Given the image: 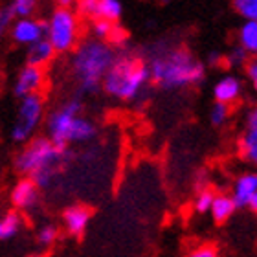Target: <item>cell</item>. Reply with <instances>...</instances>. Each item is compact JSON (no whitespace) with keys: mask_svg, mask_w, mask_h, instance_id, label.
Wrapping results in <instances>:
<instances>
[{"mask_svg":"<svg viewBox=\"0 0 257 257\" xmlns=\"http://www.w3.org/2000/svg\"><path fill=\"white\" fill-rule=\"evenodd\" d=\"M235 209V202L230 195H215L213 200H211V206H209V211L213 215L215 222H226L233 215Z\"/></svg>","mask_w":257,"mask_h":257,"instance_id":"16","label":"cell"},{"mask_svg":"<svg viewBox=\"0 0 257 257\" xmlns=\"http://www.w3.org/2000/svg\"><path fill=\"white\" fill-rule=\"evenodd\" d=\"M21 228V217L19 213H8L4 219H0V241H8L17 235Z\"/></svg>","mask_w":257,"mask_h":257,"instance_id":"20","label":"cell"},{"mask_svg":"<svg viewBox=\"0 0 257 257\" xmlns=\"http://www.w3.org/2000/svg\"><path fill=\"white\" fill-rule=\"evenodd\" d=\"M64 226L68 233L72 235H81L83 231L86 230L88 226V220H90V211L85 206H72L64 211Z\"/></svg>","mask_w":257,"mask_h":257,"instance_id":"15","label":"cell"},{"mask_svg":"<svg viewBox=\"0 0 257 257\" xmlns=\"http://www.w3.org/2000/svg\"><path fill=\"white\" fill-rule=\"evenodd\" d=\"M215 193L211 189H200L195 198V209H197L198 213H208L209 211V206H211V200H213Z\"/></svg>","mask_w":257,"mask_h":257,"instance_id":"26","label":"cell"},{"mask_svg":"<svg viewBox=\"0 0 257 257\" xmlns=\"http://www.w3.org/2000/svg\"><path fill=\"white\" fill-rule=\"evenodd\" d=\"M99 0H75L77 4V13L85 17H94V11H96V6Z\"/></svg>","mask_w":257,"mask_h":257,"instance_id":"30","label":"cell"},{"mask_svg":"<svg viewBox=\"0 0 257 257\" xmlns=\"http://www.w3.org/2000/svg\"><path fill=\"white\" fill-rule=\"evenodd\" d=\"M233 202L235 208H257V175L255 173H244L237 178L233 184Z\"/></svg>","mask_w":257,"mask_h":257,"instance_id":"9","label":"cell"},{"mask_svg":"<svg viewBox=\"0 0 257 257\" xmlns=\"http://www.w3.org/2000/svg\"><path fill=\"white\" fill-rule=\"evenodd\" d=\"M70 158L72 153L68 147H59L50 138H35L17 156L15 167L32 178L37 188H48Z\"/></svg>","mask_w":257,"mask_h":257,"instance_id":"2","label":"cell"},{"mask_svg":"<svg viewBox=\"0 0 257 257\" xmlns=\"http://www.w3.org/2000/svg\"><path fill=\"white\" fill-rule=\"evenodd\" d=\"M54 2L61 8H74L75 6V0H54Z\"/></svg>","mask_w":257,"mask_h":257,"instance_id":"34","label":"cell"},{"mask_svg":"<svg viewBox=\"0 0 257 257\" xmlns=\"http://www.w3.org/2000/svg\"><path fill=\"white\" fill-rule=\"evenodd\" d=\"M13 21H15V15H13L10 4L2 6V8H0V37H4L6 33L10 32Z\"/></svg>","mask_w":257,"mask_h":257,"instance_id":"28","label":"cell"},{"mask_svg":"<svg viewBox=\"0 0 257 257\" xmlns=\"http://www.w3.org/2000/svg\"><path fill=\"white\" fill-rule=\"evenodd\" d=\"M127 41H128L127 30L119 26V22H116V24L112 26V32H110V35H108L107 43L110 44V46H119V48H121V46H125V44H127Z\"/></svg>","mask_w":257,"mask_h":257,"instance_id":"27","label":"cell"},{"mask_svg":"<svg viewBox=\"0 0 257 257\" xmlns=\"http://www.w3.org/2000/svg\"><path fill=\"white\" fill-rule=\"evenodd\" d=\"M55 239H57V228L52 224L41 228V231L37 233V241H39V244H43V246H50Z\"/></svg>","mask_w":257,"mask_h":257,"instance_id":"29","label":"cell"},{"mask_svg":"<svg viewBox=\"0 0 257 257\" xmlns=\"http://www.w3.org/2000/svg\"><path fill=\"white\" fill-rule=\"evenodd\" d=\"M151 83L149 66L142 55L123 52L118 54L101 79V88L107 96L119 101H134Z\"/></svg>","mask_w":257,"mask_h":257,"instance_id":"3","label":"cell"},{"mask_svg":"<svg viewBox=\"0 0 257 257\" xmlns=\"http://www.w3.org/2000/svg\"><path fill=\"white\" fill-rule=\"evenodd\" d=\"M19 112H17V121L11 127V140L17 144H24L32 138L35 128L39 127L41 119L44 116V99L39 92L28 94V96L19 97Z\"/></svg>","mask_w":257,"mask_h":257,"instance_id":"6","label":"cell"},{"mask_svg":"<svg viewBox=\"0 0 257 257\" xmlns=\"http://www.w3.org/2000/svg\"><path fill=\"white\" fill-rule=\"evenodd\" d=\"M171 0H160V4H169Z\"/></svg>","mask_w":257,"mask_h":257,"instance_id":"35","label":"cell"},{"mask_svg":"<svg viewBox=\"0 0 257 257\" xmlns=\"http://www.w3.org/2000/svg\"><path fill=\"white\" fill-rule=\"evenodd\" d=\"M46 26H48L46 19H32V17L15 19L10 28V35L17 44L30 46L39 39L46 37Z\"/></svg>","mask_w":257,"mask_h":257,"instance_id":"8","label":"cell"},{"mask_svg":"<svg viewBox=\"0 0 257 257\" xmlns=\"http://www.w3.org/2000/svg\"><path fill=\"white\" fill-rule=\"evenodd\" d=\"M231 6L244 21H257V0H233Z\"/></svg>","mask_w":257,"mask_h":257,"instance_id":"22","label":"cell"},{"mask_svg":"<svg viewBox=\"0 0 257 257\" xmlns=\"http://www.w3.org/2000/svg\"><path fill=\"white\" fill-rule=\"evenodd\" d=\"M44 85V68L41 66H33V64H26L24 68L19 72L13 86L17 97L28 96L33 92H39Z\"/></svg>","mask_w":257,"mask_h":257,"instance_id":"10","label":"cell"},{"mask_svg":"<svg viewBox=\"0 0 257 257\" xmlns=\"http://www.w3.org/2000/svg\"><path fill=\"white\" fill-rule=\"evenodd\" d=\"M97 128L94 125V121H90L85 116H77L74 121V127H72V134H70V144H81V142H88L96 136Z\"/></svg>","mask_w":257,"mask_h":257,"instance_id":"18","label":"cell"},{"mask_svg":"<svg viewBox=\"0 0 257 257\" xmlns=\"http://www.w3.org/2000/svg\"><path fill=\"white\" fill-rule=\"evenodd\" d=\"M112 26L114 22H108L105 21V19H94L92 21V37L97 39V41H105L107 43L108 35H110V32H112Z\"/></svg>","mask_w":257,"mask_h":257,"instance_id":"25","label":"cell"},{"mask_svg":"<svg viewBox=\"0 0 257 257\" xmlns=\"http://www.w3.org/2000/svg\"><path fill=\"white\" fill-rule=\"evenodd\" d=\"M241 153L244 160L257 162V110L252 108L246 114V128L241 138Z\"/></svg>","mask_w":257,"mask_h":257,"instance_id":"13","label":"cell"},{"mask_svg":"<svg viewBox=\"0 0 257 257\" xmlns=\"http://www.w3.org/2000/svg\"><path fill=\"white\" fill-rule=\"evenodd\" d=\"M239 46L246 50L250 55L257 54V21H244L239 28Z\"/></svg>","mask_w":257,"mask_h":257,"instance_id":"19","label":"cell"},{"mask_svg":"<svg viewBox=\"0 0 257 257\" xmlns=\"http://www.w3.org/2000/svg\"><path fill=\"white\" fill-rule=\"evenodd\" d=\"M39 200V188L32 178H22L11 191V202L19 209H32Z\"/></svg>","mask_w":257,"mask_h":257,"instance_id":"12","label":"cell"},{"mask_svg":"<svg viewBox=\"0 0 257 257\" xmlns=\"http://www.w3.org/2000/svg\"><path fill=\"white\" fill-rule=\"evenodd\" d=\"M145 61L151 81L164 90H182L206 79V64L184 46L158 48Z\"/></svg>","mask_w":257,"mask_h":257,"instance_id":"1","label":"cell"},{"mask_svg":"<svg viewBox=\"0 0 257 257\" xmlns=\"http://www.w3.org/2000/svg\"><path fill=\"white\" fill-rule=\"evenodd\" d=\"M118 52L105 41L86 39L81 44H75L72 55V72L83 94H96L101 88V79L110 68Z\"/></svg>","mask_w":257,"mask_h":257,"instance_id":"4","label":"cell"},{"mask_svg":"<svg viewBox=\"0 0 257 257\" xmlns=\"http://www.w3.org/2000/svg\"><path fill=\"white\" fill-rule=\"evenodd\" d=\"M224 63V54L219 52V50H211L208 54V64L209 66H220Z\"/></svg>","mask_w":257,"mask_h":257,"instance_id":"33","label":"cell"},{"mask_svg":"<svg viewBox=\"0 0 257 257\" xmlns=\"http://www.w3.org/2000/svg\"><path fill=\"white\" fill-rule=\"evenodd\" d=\"M121 15H123V4H121V0H99L92 19L97 17V19H105V21L116 24V22L121 21Z\"/></svg>","mask_w":257,"mask_h":257,"instance_id":"17","label":"cell"},{"mask_svg":"<svg viewBox=\"0 0 257 257\" xmlns=\"http://www.w3.org/2000/svg\"><path fill=\"white\" fill-rule=\"evenodd\" d=\"M242 94V81L235 74H224L213 85V97L215 101L231 105L235 103Z\"/></svg>","mask_w":257,"mask_h":257,"instance_id":"11","label":"cell"},{"mask_svg":"<svg viewBox=\"0 0 257 257\" xmlns=\"http://www.w3.org/2000/svg\"><path fill=\"white\" fill-rule=\"evenodd\" d=\"M228 118H230V105L215 101V105L211 107V110H209V121H211V125L222 127V125L228 121Z\"/></svg>","mask_w":257,"mask_h":257,"instance_id":"24","label":"cell"},{"mask_svg":"<svg viewBox=\"0 0 257 257\" xmlns=\"http://www.w3.org/2000/svg\"><path fill=\"white\" fill-rule=\"evenodd\" d=\"M55 57V50L52 48V44L48 43V39L43 37L32 43L28 46V52H26V63L28 64H33V66H41L44 68L48 63H52Z\"/></svg>","mask_w":257,"mask_h":257,"instance_id":"14","label":"cell"},{"mask_svg":"<svg viewBox=\"0 0 257 257\" xmlns=\"http://www.w3.org/2000/svg\"><path fill=\"white\" fill-rule=\"evenodd\" d=\"M188 257H219L217 255V250L213 246H208V244H204V246H198L195 248Z\"/></svg>","mask_w":257,"mask_h":257,"instance_id":"31","label":"cell"},{"mask_svg":"<svg viewBox=\"0 0 257 257\" xmlns=\"http://www.w3.org/2000/svg\"><path fill=\"white\" fill-rule=\"evenodd\" d=\"M46 24V39L55 54H66L75 48L79 41V13L74 8L57 6Z\"/></svg>","mask_w":257,"mask_h":257,"instance_id":"5","label":"cell"},{"mask_svg":"<svg viewBox=\"0 0 257 257\" xmlns=\"http://www.w3.org/2000/svg\"><path fill=\"white\" fill-rule=\"evenodd\" d=\"M37 4L39 0H11L10 8L15 19H24V17H32L35 13Z\"/></svg>","mask_w":257,"mask_h":257,"instance_id":"21","label":"cell"},{"mask_svg":"<svg viewBox=\"0 0 257 257\" xmlns=\"http://www.w3.org/2000/svg\"><path fill=\"white\" fill-rule=\"evenodd\" d=\"M79 114V99H70V101L63 103L59 108H55L48 118V138L59 147H68L72 127H74V121Z\"/></svg>","mask_w":257,"mask_h":257,"instance_id":"7","label":"cell"},{"mask_svg":"<svg viewBox=\"0 0 257 257\" xmlns=\"http://www.w3.org/2000/svg\"><path fill=\"white\" fill-rule=\"evenodd\" d=\"M250 57H252V55L248 54L242 46H239V44H237V46H233V48H231L230 52L224 55V63L228 64L230 68H239V66H244Z\"/></svg>","mask_w":257,"mask_h":257,"instance_id":"23","label":"cell"},{"mask_svg":"<svg viewBox=\"0 0 257 257\" xmlns=\"http://www.w3.org/2000/svg\"><path fill=\"white\" fill-rule=\"evenodd\" d=\"M244 72H246V77L250 81H252L253 85H257V61L255 59H250L246 61V64H244Z\"/></svg>","mask_w":257,"mask_h":257,"instance_id":"32","label":"cell"}]
</instances>
